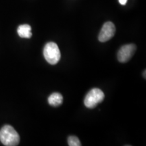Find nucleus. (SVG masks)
Here are the masks:
<instances>
[{"label": "nucleus", "instance_id": "f257e3e1", "mask_svg": "<svg viewBox=\"0 0 146 146\" xmlns=\"http://www.w3.org/2000/svg\"><path fill=\"white\" fill-rule=\"evenodd\" d=\"M0 141L4 145L16 146L19 144L20 136L10 125H5L0 130Z\"/></svg>", "mask_w": 146, "mask_h": 146}, {"label": "nucleus", "instance_id": "f03ea898", "mask_svg": "<svg viewBox=\"0 0 146 146\" xmlns=\"http://www.w3.org/2000/svg\"><path fill=\"white\" fill-rule=\"evenodd\" d=\"M43 56L50 64H56L61 58V54L58 45L54 42H49L43 49Z\"/></svg>", "mask_w": 146, "mask_h": 146}, {"label": "nucleus", "instance_id": "7ed1b4c3", "mask_svg": "<svg viewBox=\"0 0 146 146\" xmlns=\"http://www.w3.org/2000/svg\"><path fill=\"white\" fill-rule=\"evenodd\" d=\"M104 97V94L101 89L98 88L92 89L85 96L84 104L88 108H94L97 105L103 102Z\"/></svg>", "mask_w": 146, "mask_h": 146}, {"label": "nucleus", "instance_id": "20e7f679", "mask_svg": "<svg viewBox=\"0 0 146 146\" xmlns=\"http://www.w3.org/2000/svg\"><path fill=\"white\" fill-rule=\"evenodd\" d=\"M136 51V45L134 44L125 45L120 47L117 54V58L120 62H127L133 57Z\"/></svg>", "mask_w": 146, "mask_h": 146}, {"label": "nucleus", "instance_id": "39448f33", "mask_svg": "<svg viewBox=\"0 0 146 146\" xmlns=\"http://www.w3.org/2000/svg\"><path fill=\"white\" fill-rule=\"evenodd\" d=\"M116 33V27L112 22H106L104 24L98 36L100 42H106L114 36Z\"/></svg>", "mask_w": 146, "mask_h": 146}, {"label": "nucleus", "instance_id": "423d86ee", "mask_svg": "<svg viewBox=\"0 0 146 146\" xmlns=\"http://www.w3.org/2000/svg\"><path fill=\"white\" fill-rule=\"evenodd\" d=\"M17 32L18 35L22 38L30 39L32 36L31 27L29 25H22L18 27Z\"/></svg>", "mask_w": 146, "mask_h": 146}, {"label": "nucleus", "instance_id": "0eeeda50", "mask_svg": "<svg viewBox=\"0 0 146 146\" xmlns=\"http://www.w3.org/2000/svg\"><path fill=\"white\" fill-rule=\"evenodd\" d=\"M48 103L53 106H59L63 103V97L59 93H54L48 98Z\"/></svg>", "mask_w": 146, "mask_h": 146}, {"label": "nucleus", "instance_id": "6e6552de", "mask_svg": "<svg viewBox=\"0 0 146 146\" xmlns=\"http://www.w3.org/2000/svg\"><path fill=\"white\" fill-rule=\"evenodd\" d=\"M68 143L70 146H81V143L78 137L75 136H70L68 138Z\"/></svg>", "mask_w": 146, "mask_h": 146}, {"label": "nucleus", "instance_id": "1a4fd4ad", "mask_svg": "<svg viewBox=\"0 0 146 146\" xmlns=\"http://www.w3.org/2000/svg\"><path fill=\"white\" fill-rule=\"evenodd\" d=\"M127 0H119V3L121 5H125L127 3Z\"/></svg>", "mask_w": 146, "mask_h": 146}, {"label": "nucleus", "instance_id": "9d476101", "mask_svg": "<svg viewBox=\"0 0 146 146\" xmlns=\"http://www.w3.org/2000/svg\"><path fill=\"white\" fill-rule=\"evenodd\" d=\"M143 75H144V78H145V70H144V74H143Z\"/></svg>", "mask_w": 146, "mask_h": 146}]
</instances>
